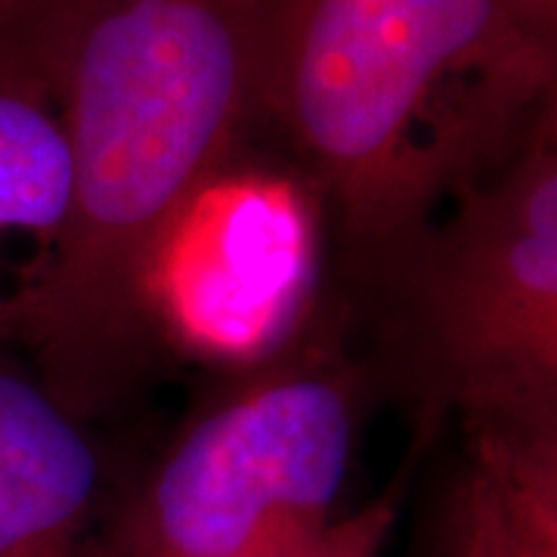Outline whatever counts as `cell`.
Here are the masks:
<instances>
[{
    "label": "cell",
    "instance_id": "9c48e42d",
    "mask_svg": "<svg viewBox=\"0 0 557 557\" xmlns=\"http://www.w3.org/2000/svg\"><path fill=\"white\" fill-rule=\"evenodd\" d=\"M397 511L399 483H394L357 511L332 520L310 545H304L292 557H381L397 523Z\"/></svg>",
    "mask_w": 557,
    "mask_h": 557
},
{
    "label": "cell",
    "instance_id": "8992f818",
    "mask_svg": "<svg viewBox=\"0 0 557 557\" xmlns=\"http://www.w3.org/2000/svg\"><path fill=\"white\" fill-rule=\"evenodd\" d=\"M102 480L84 418L0 344V557H112Z\"/></svg>",
    "mask_w": 557,
    "mask_h": 557
},
{
    "label": "cell",
    "instance_id": "30bf717a",
    "mask_svg": "<svg viewBox=\"0 0 557 557\" xmlns=\"http://www.w3.org/2000/svg\"><path fill=\"white\" fill-rule=\"evenodd\" d=\"M47 0H0V62L25 57Z\"/></svg>",
    "mask_w": 557,
    "mask_h": 557
},
{
    "label": "cell",
    "instance_id": "3957f363",
    "mask_svg": "<svg viewBox=\"0 0 557 557\" xmlns=\"http://www.w3.org/2000/svg\"><path fill=\"white\" fill-rule=\"evenodd\" d=\"M421 397L471 428L557 424L555 112L379 273Z\"/></svg>",
    "mask_w": 557,
    "mask_h": 557
},
{
    "label": "cell",
    "instance_id": "7a4b0ae2",
    "mask_svg": "<svg viewBox=\"0 0 557 557\" xmlns=\"http://www.w3.org/2000/svg\"><path fill=\"white\" fill-rule=\"evenodd\" d=\"M555 60L511 0H258V102L372 276L555 112Z\"/></svg>",
    "mask_w": 557,
    "mask_h": 557
},
{
    "label": "cell",
    "instance_id": "6da1fadb",
    "mask_svg": "<svg viewBox=\"0 0 557 557\" xmlns=\"http://www.w3.org/2000/svg\"><path fill=\"white\" fill-rule=\"evenodd\" d=\"M32 60L69 134L60 239L0 292V344L90 418L156 341L146 285L258 109V0H47Z\"/></svg>",
    "mask_w": 557,
    "mask_h": 557
},
{
    "label": "cell",
    "instance_id": "8fae6325",
    "mask_svg": "<svg viewBox=\"0 0 557 557\" xmlns=\"http://www.w3.org/2000/svg\"><path fill=\"white\" fill-rule=\"evenodd\" d=\"M511 7L518 10V16L533 32L555 40L557 35V0H511Z\"/></svg>",
    "mask_w": 557,
    "mask_h": 557
},
{
    "label": "cell",
    "instance_id": "277c9868",
    "mask_svg": "<svg viewBox=\"0 0 557 557\" xmlns=\"http://www.w3.org/2000/svg\"><path fill=\"white\" fill-rule=\"evenodd\" d=\"M357 416V375L338 359L263 372L161 458L112 557H292L338 518Z\"/></svg>",
    "mask_w": 557,
    "mask_h": 557
},
{
    "label": "cell",
    "instance_id": "ba28073f",
    "mask_svg": "<svg viewBox=\"0 0 557 557\" xmlns=\"http://www.w3.org/2000/svg\"><path fill=\"white\" fill-rule=\"evenodd\" d=\"M72 186L69 134L28 47L25 57L0 62V239L28 236L35 242L28 267L60 239Z\"/></svg>",
    "mask_w": 557,
    "mask_h": 557
},
{
    "label": "cell",
    "instance_id": "5b68a950",
    "mask_svg": "<svg viewBox=\"0 0 557 557\" xmlns=\"http://www.w3.org/2000/svg\"><path fill=\"white\" fill-rule=\"evenodd\" d=\"M317 267L313 208L295 177L233 161L183 205L149 270L156 338L255 359L298 325Z\"/></svg>",
    "mask_w": 557,
    "mask_h": 557
},
{
    "label": "cell",
    "instance_id": "52a82bcc",
    "mask_svg": "<svg viewBox=\"0 0 557 557\" xmlns=\"http://www.w3.org/2000/svg\"><path fill=\"white\" fill-rule=\"evenodd\" d=\"M453 557H557V424L468 431Z\"/></svg>",
    "mask_w": 557,
    "mask_h": 557
}]
</instances>
